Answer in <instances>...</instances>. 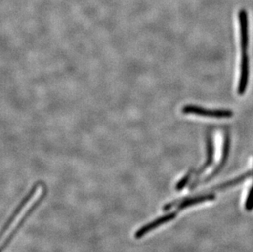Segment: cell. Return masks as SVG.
Listing matches in <instances>:
<instances>
[{"label": "cell", "mask_w": 253, "mask_h": 252, "mask_svg": "<svg viewBox=\"0 0 253 252\" xmlns=\"http://www.w3.org/2000/svg\"><path fill=\"white\" fill-rule=\"evenodd\" d=\"M229 148H230V138L228 134H225V142H224V147H223V154L222 158L220 161V164L215 168V170L212 172V174H211L210 176H208L206 181L209 180L210 178H213L215 176V174H217L220 171V169H222L223 167L225 166V162H227L228 157H229Z\"/></svg>", "instance_id": "7"}, {"label": "cell", "mask_w": 253, "mask_h": 252, "mask_svg": "<svg viewBox=\"0 0 253 252\" xmlns=\"http://www.w3.org/2000/svg\"><path fill=\"white\" fill-rule=\"evenodd\" d=\"M175 216H176V212H170L169 214L154 219L153 221L143 225V227L139 228V230H137L136 233H134V238L135 239H140V238H143V236L150 233L152 231L154 230L155 228L162 226V225L167 224L168 222L171 221L175 218Z\"/></svg>", "instance_id": "3"}, {"label": "cell", "mask_w": 253, "mask_h": 252, "mask_svg": "<svg viewBox=\"0 0 253 252\" xmlns=\"http://www.w3.org/2000/svg\"><path fill=\"white\" fill-rule=\"evenodd\" d=\"M253 209V186L252 187L250 193H249V198L247 199L246 210L248 211H252Z\"/></svg>", "instance_id": "11"}, {"label": "cell", "mask_w": 253, "mask_h": 252, "mask_svg": "<svg viewBox=\"0 0 253 252\" xmlns=\"http://www.w3.org/2000/svg\"><path fill=\"white\" fill-rule=\"evenodd\" d=\"M193 172H194L193 171V169L189 170V171L188 172V174H187L185 176L183 177V178L179 180V183H177L176 188H176V190H182V189L185 187L187 183H189V179H190L192 174H193Z\"/></svg>", "instance_id": "10"}, {"label": "cell", "mask_w": 253, "mask_h": 252, "mask_svg": "<svg viewBox=\"0 0 253 252\" xmlns=\"http://www.w3.org/2000/svg\"><path fill=\"white\" fill-rule=\"evenodd\" d=\"M249 58L248 53H242L241 69H240V78H239L238 93L239 95H244L249 83Z\"/></svg>", "instance_id": "5"}, {"label": "cell", "mask_w": 253, "mask_h": 252, "mask_svg": "<svg viewBox=\"0 0 253 252\" xmlns=\"http://www.w3.org/2000/svg\"><path fill=\"white\" fill-rule=\"evenodd\" d=\"M184 114H193L200 117H211V118H230L234 116L231 110L207 109L195 105H186L182 108Z\"/></svg>", "instance_id": "2"}, {"label": "cell", "mask_w": 253, "mask_h": 252, "mask_svg": "<svg viewBox=\"0 0 253 252\" xmlns=\"http://www.w3.org/2000/svg\"><path fill=\"white\" fill-rule=\"evenodd\" d=\"M46 194H47V191L44 189L43 193H41V195H40V197H39V198H37V199H36L32 204H31V207H28V209L27 210V211L25 212L23 215L20 218L19 220L17 222V224H15L14 228H12V230L7 234V237H6V239H5L4 241H2V247H1V250H2V252H3L5 248H7V246L9 245V243H11V241L13 239L14 236L16 235V233L18 232L19 228H21V227L23 225L24 222L27 220V218H28V217L33 213L34 210H36V208L41 205V202L43 200V198L45 197ZM25 208H26V207H24V208H23V209L18 213V214H17L16 218H15L14 220L12 221V224H13V222L15 221V219H17V216H18L20 214H22L23 210H24Z\"/></svg>", "instance_id": "1"}, {"label": "cell", "mask_w": 253, "mask_h": 252, "mask_svg": "<svg viewBox=\"0 0 253 252\" xmlns=\"http://www.w3.org/2000/svg\"><path fill=\"white\" fill-rule=\"evenodd\" d=\"M40 187V184L39 183H36L34 187H32L30 192H29L28 194H27L26 197H25L24 199L21 202L18 206H17V208L15 209L14 211L11 214V216H10L9 219L6 222V224H5L4 227L2 228V236L4 234L5 232L6 231L8 230V228L11 227V224H12V221L14 220L15 218L17 216V214L19 213L21 210H22L24 207H27V205H28L29 202H31V199L33 198V196L35 195V193H36V190H37V188Z\"/></svg>", "instance_id": "6"}, {"label": "cell", "mask_w": 253, "mask_h": 252, "mask_svg": "<svg viewBox=\"0 0 253 252\" xmlns=\"http://www.w3.org/2000/svg\"><path fill=\"white\" fill-rule=\"evenodd\" d=\"M239 28H240V44L242 53H247L249 48V36L248 29V17L247 12L241 10L239 13Z\"/></svg>", "instance_id": "4"}, {"label": "cell", "mask_w": 253, "mask_h": 252, "mask_svg": "<svg viewBox=\"0 0 253 252\" xmlns=\"http://www.w3.org/2000/svg\"><path fill=\"white\" fill-rule=\"evenodd\" d=\"M207 154H208V157H207V162L205 164L203 165V167H201L200 169H198L197 172V175L203 173L204 169H207L212 162L213 160V144L212 141H211V136L208 134L207 137Z\"/></svg>", "instance_id": "9"}, {"label": "cell", "mask_w": 253, "mask_h": 252, "mask_svg": "<svg viewBox=\"0 0 253 252\" xmlns=\"http://www.w3.org/2000/svg\"><path fill=\"white\" fill-rule=\"evenodd\" d=\"M214 199H215V196L207 195L198 197V198H191V199L182 200L181 202L179 203V207H178V210L185 209V208H188V207H192V206H194V205L198 204V203H201V202L212 201L214 200Z\"/></svg>", "instance_id": "8"}]
</instances>
